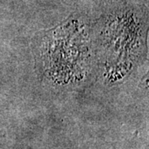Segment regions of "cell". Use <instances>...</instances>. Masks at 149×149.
<instances>
[{
  "label": "cell",
  "instance_id": "1",
  "mask_svg": "<svg viewBox=\"0 0 149 149\" xmlns=\"http://www.w3.org/2000/svg\"><path fill=\"white\" fill-rule=\"evenodd\" d=\"M92 1H96V2H99V1H110V0H92Z\"/></svg>",
  "mask_w": 149,
  "mask_h": 149
}]
</instances>
